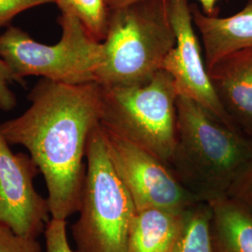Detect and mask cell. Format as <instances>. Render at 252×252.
I'll return each mask as SVG.
<instances>
[{"label":"cell","mask_w":252,"mask_h":252,"mask_svg":"<svg viewBox=\"0 0 252 252\" xmlns=\"http://www.w3.org/2000/svg\"><path fill=\"white\" fill-rule=\"evenodd\" d=\"M207 71L227 115L237 129L252 137V47L226 55Z\"/></svg>","instance_id":"cell-10"},{"label":"cell","mask_w":252,"mask_h":252,"mask_svg":"<svg viewBox=\"0 0 252 252\" xmlns=\"http://www.w3.org/2000/svg\"><path fill=\"white\" fill-rule=\"evenodd\" d=\"M179 96L163 69L145 84L101 86L100 125L168 163L176 144Z\"/></svg>","instance_id":"cell-5"},{"label":"cell","mask_w":252,"mask_h":252,"mask_svg":"<svg viewBox=\"0 0 252 252\" xmlns=\"http://www.w3.org/2000/svg\"><path fill=\"white\" fill-rule=\"evenodd\" d=\"M167 4L176 45L163 60L162 69L171 76L180 96L194 101L220 122L237 129L212 86L189 1L168 0Z\"/></svg>","instance_id":"cell-8"},{"label":"cell","mask_w":252,"mask_h":252,"mask_svg":"<svg viewBox=\"0 0 252 252\" xmlns=\"http://www.w3.org/2000/svg\"><path fill=\"white\" fill-rule=\"evenodd\" d=\"M30 107L1 124L9 145L25 147L43 175L52 219L66 220L81 207L86 147L100 123L101 86L43 79L29 94Z\"/></svg>","instance_id":"cell-1"},{"label":"cell","mask_w":252,"mask_h":252,"mask_svg":"<svg viewBox=\"0 0 252 252\" xmlns=\"http://www.w3.org/2000/svg\"><path fill=\"white\" fill-rule=\"evenodd\" d=\"M167 2L137 0L110 9L96 83L105 87L140 85L162 69L176 45Z\"/></svg>","instance_id":"cell-3"},{"label":"cell","mask_w":252,"mask_h":252,"mask_svg":"<svg viewBox=\"0 0 252 252\" xmlns=\"http://www.w3.org/2000/svg\"><path fill=\"white\" fill-rule=\"evenodd\" d=\"M137 0H108V5L110 9H117L131 4ZM202 6V11L207 15H217L218 8L217 3L219 0H198Z\"/></svg>","instance_id":"cell-21"},{"label":"cell","mask_w":252,"mask_h":252,"mask_svg":"<svg viewBox=\"0 0 252 252\" xmlns=\"http://www.w3.org/2000/svg\"><path fill=\"white\" fill-rule=\"evenodd\" d=\"M193 25L201 36L207 68L236 51L252 47V0L227 17L207 15L197 5H190Z\"/></svg>","instance_id":"cell-11"},{"label":"cell","mask_w":252,"mask_h":252,"mask_svg":"<svg viewBox=\"0 0 252 252\" xmlns=\"http://www.w3.org/2000/svg\"><path fill=\"white\" fill-rule=\"evenodd\" d=\"M182 211L157 207L137 210L126 252H171L180 232Z\"/></svg>","instance_id":"cell-12"},{"label":"cell","mask_w":252,"mask_h":252,"mask_svg":"<svg viewBox=\"0 0 252 252\" xmlns=\"http://www.w3.org/2000/svg\"><path fill=\"white\" fill-rule=\"evenodd\" d=\"M252 160L251 136L179 96L176 144L168 165L195 197L205 202L225 197Z\"/></svg>","instance_id":"cell-2"},{"label":"cell","mask_w":252,"mask_h":252,"mask_svg":"<svg viewBox=\"0 0 252 252\" xmlns=\"http://www.w3.org/2000/svg\"><path fill=\"white\" fill-rule=\"evenodd\" d=\"M55 4L61 13H70L79 19L96 41L105 40L110 15L108 0H55Z\"/></svg>","instance_id":"cell-15"},{"label":"cell","mask_w":252,"mask_h":252,"mask_svg":"<svg viewBox=\"0 0 252 252\" xmlns=\"http://www.w3.org/2000/svg\"><path fill=\"white\" fill-rule=\"evenodd\" d=\"M14 81L24 84V81L20 80L9 64L0 57V109L3 111H10L17 105L15 94L9 88L10 83Z\"/></svg>","instance_id":"cell-19"},{"label":"cell","mask_w":252,"mask_h":252,"mask_svg":"<svg viewBox=\"0 0 252 252\" xmlns=\"http://www.w3.org/2000/svg\"><path fill=\"white\" fill-rule=\"evenodd\" d=\"M55 3V0H0V28L7 27L12 19L27 9Z\"/></svg>","instance_id":"cell-20"},{"label":"cell","mask_w":252,"mask_h":252,"mask_svg":"<svg viewBox=\"0 0 252 252\" xmlns=\"http://www.w3.org/2000/svg\"></svg>","instance_id":"cell-22"},{"label":"cell","mask_w":252,"mask_h":252,"mask_svg":"<svg viewBox=\"0 0 252 252\" xmlns=\"http://www.w3.org/2000/svg\"><path fill=\"white\" fill-rule=\"evenodd\" d=\"M79 219L71 226L75 252H126L134 201L108 155L100 123L86 147Z\"/></svg>","instance_id":"cell-4"},{"label":"cell","mask_w":252,"mask_h":252,"mask_svg":"<svg viewBox=\"0 0 252 252\" xmlns=\"http://www.w3.org/2000/svg\"><path fill=\"white\" fill-rule=\"evenodd\" d=\"M0 124V222L16 234L37 238L50 221L48 199L34 188L39 169L30 155L14 153Z\"/></svg>","instance_id":"cell-9"},{"label":"cell","mask_w":252,"mask_h":252,"mask_svg":"<svg viewBox=\"0 0 252 252\" xmlns=\"http://www.w3.org/2000/svg\"><path fill=\"white\" fill-rule=\"evenodd\" d=\"M101 128L110 160L136 211L157 207L180 212L200 201L182 185L168 163L104 126Z\"/></svg>","instance_id":"cell-7"},{"label":"cell","mask_w":252,"mask_h":252,"mask_svg":"<svg viewBox=\"0 0 252 252\" xmlns=\"http://www.w3.org/2000/svg\"><path fill=\"white\" fill-rule=\"evenodd\" d=\"M212 207L215 252H252V213L229 196L208 202Z\"/></svg>","instance_id":"cell-13"},{"label":"cell","mask_w":252,"mask_h":252,"mask_svg":"<svg viewBox=\"0 0 252 252\" xmlns=\"http://www.w3.org/2000/svg\"><path fill=\"white\" fill-rule=\"evenodd\" d=\"M227 196L234 199L252 213V160L235 178Z\"/></svg>","instance_id":"cell-17"},{"label":"cell","mask_w":252,"mask_h":252,"mask_svg":"<svg viewBox=\"0 0 252 252\" xmlns=\"http://www.w3.org/2000/svg\"><path fill=\"white\" fill-rule=\"evenodd\" d=\"M0 252H44V251L36 238L16 234L9 226L0 222Z\"/></svg>","instance_id":"cell-16"},{"label":"cell","mask_w":252,"mask_h":252,"mask_svg":"<svg viewBox=\"0 0 252 252\" xmlns=\"http://www.w3.org/2000/svg\"><path fill=\"white\" fill-rule=\"evenodd\" d=\"M58 23L62 37L54 45L37 42L18 27H8L0 35V57L22 81L27 76H41L68 84L95 82L103 59L102 42L70 13H61Z\"/></svg>","instance_id":"cell-6"},{"label":"cell","mask_w":252,"mask_h":252,"mask_svg":"<svg viewBox=\"0 0 252 252\" xmlns=\"http://www.w3.org/2000/svg\"><path fill=\"white\" fill-rule=\"evenodd\" d=\"M212 207L198 201L182 211L180 232L171 252H215L212 240Z\"/></svg>","instance_id":"cell-14"},{"label":"cell","mask_w":252,"mask_h":252,"mask_svg":"<svg viewBox=\"0 0 252 252\" xmlns=\"http://www.w3.org/2000/svg\"><path fill=\"white\" fill-rule=\"evenodd\" d=\"M46 252H75L68 243L66 220L51 219L46 227Z\"/></svg>","instance_id":"cell-18"}]
</instances>
